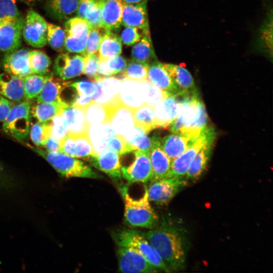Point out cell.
I'll return each mask as SVG.
<instances>
[{"label":"cell","mask_w":273,"mask_h":273,"mask_svg":"<svg viewBox=\"0 0 273 273\" xmlns=\"http://www.w3.org/2000/svg\"><path fill=\"white\" fill-rule=\"evenodd\" d=\"M48 75L31 74L23 77L25 96L31 100L37 98L40 94Z\"/></svg>","instance_id":"obj_42"},{"label":"cell","mask_w":273,"mask_h":273,"mask_svg":"<svg viewBox=\"0 0 273 273\" xmlns=\"http://www.w3.org/2000/svg\"><path fill=\"white\" fill-rule=\"evenodd\" d=\"M1 168H2L1 165V164H0V170L1 169Z\"/></svg>","instance_id":"obj_62"},{"label":"cell","mask_w":273,"mask_h":273,"mask_svg":"<svg viewBox=\"0 0 273 273\" xmlns=\"http://www.w3.org/2000/svg\"><path fill=\"white\" fill-rule=\"evenodd\" d=\"M84 56V70L83 74L91 80L96 81L101 77L98 73L99 57L98 53L86 55Z\"/></svg>","instance_id":"obj_49"},{"label":"cell","mask_w":273,"mask_h":273,"mask_svg":"<svg viewBox=\"0 0 273 273\" xmlns=\"http://www.w3.org/2000/svg\"><path fill=\"white\" fill-rule=\"evenodd\" d=\"M108 123L116 134L125 136L135 125L133 110L120 103L109 107Z\"/></svg>","instance_id":"obj_18"},{"label":"cell","mask_w":273,"mask_h":273,"mask_svg":"<svg viewBox=\"0 0 273 273\" xmlns=\"http://www.w3.org/2000/svg\"><path fill=\"white\" fill-rule=\"evenodd\" d=\"M14 1H20L21 2H23L24 3H25L27 4H31L32 3H34L35 2H38L40 0H14Z\"/></svg>","instance_id":"obj_61"},{"label":"cell","mask_w":273,"mask_h":273,"mask_svg":"<svg viewBox=\"0 0 273 273\" xmlns=\"http://www.w3.org/2000/svg\"><path fill=\"white\" fill-rule=\"evenodd\" d=\"M147 79L162 90L179 96V91L164 68L163 64L157 60L149 64Z\"/></svg>","instance_id":"obj_26"},{"label":"cell","mask_w":273,"mask_h":273,"mask_svg":"<svg viewBox=\"0 0 273 273\" xmlns=\"http://www.w3.org/2000/svg\"><path fill=\"white\" fill-rule=\"evenodd\" d=\"M125 3H135L141 2L145 0H122ZM148 1V0H147Z\"/></svg>","instance_id":"obj_60"},{"label":"cell","mask_w":273,"mask_h":273,"mask_svg":"<svg viewBox=\"0 0 273 273\" xmlns=\"http://www.w3.org/2000/svg\"><path fill=\"white\" fill-rule=\"evenodd\" d=\"M119 100L121 104L133 111L145 104V93L139 81L121 77Z\"/></svg>","instance_id":"obj_22"},{"label":"cell","mask_w":273,"mask_h":273,"mask_svg":"<svg viewBox=\"0 0 273 273\" xmlns=\"http://www.w3.org/2000/svg\"><path fill=\"white\" fill-rule=\"evenodd\" d=\"M99 0H79L76 16L84 19L87 12Z\"/></svg>","instance_id":"obj_58"},{"label":"cell","mask_w":273,"mask_h":273,"mask_svg":"<svg viewBox=\"0 0 273 273\" xmlns=\"http://www.w3.org/2000/svg\"><path fill=\"white\" fill-rule=\"evenodd\" d=\"M133 159L130 164L121 166V175L131 183H146L153 177L150 152L132 151Z\"/></svg>","instance_id":"obj_11"},{"label":"cell","mask_w":273,"mask_h":273,"mask_svg":"<svg viewBox=\"0 0 273 273\" xmlns=\"http://www.w3.org/2000/svg\"><path fill=\"white\" fill-rule=\"evenodd\" d=\"M195 141L172 133L161 139L162 148L172 161L185 152Z\"/></svg>","instance_id":"obj_32"},{"label":"cell","mask_w":273,"mask_h":273,"mask_svg":"<svg viewBox=\"0 0 273 273\" xmlns=\"http://www.w3.org/2000/svg\"><path fill=\"white\" fill-rule=\"evenodd\" d=\"M106 63L109 70L113 75L122 73L125 70L127 62L119 55L106 59Z\"/></svg>","instance_id":"obj_55"},{"label":"cell","mask_w":273,"mask_h":273,"mask_svg":"<svg viewBox=\"0 0 273 273\" xmlns=\"http://www.w3.org/2000/svg\"><path fill=\"white\" fill-rule=\"evenodd\" d=\"M31 106L29 100L13 105L3 125V130L6 134L19 141L27 137L31 125Z\"/></svg>","instance_id":"obj_6"},{"label":"cell","mask_w":273,"mask_h":273,"mask_svg":"<svg viewBox=\"0 0 273 273\" xmlns=\"http://www.w3.org/2000/svg\"><path fill=\"white\" fill-rule=\"evenodd\" d=\"M102 26L108 30H116L122 25L123 2L122 0H100Z\"/></svg>","instance_id":"obj_25"},{"label":"cell","mask_w":273,"mask_h":273,"mask_svg":"<svg viewBox=\"0 0 273 273\" xmlns=\"http://www.w3.org/2000/svg\"><path fill=\"white\" fill-rule=\"evenodd\" d=\"M24 18H9L0 20V50L9 52L20 48Z\"/></svg>","instance_id":"obj_13"},{"label":"cell","mask_w":273,"mask_h":273,"mask_svg":"<svg viewBox=\"0 0 273 273\" xmlns=\"http://www.w3.org/2000/svg\"><path fill=\"white\" fill-rule=\"evenodd\" d=\"M181 97L178 114L168 127L171 132L195 141L208 126L204 104L199 94Z\"/></svg>","instance_id":"obj_2"},{"label":"cell","mask_w":273,"mask_h":273,"mask_svg":"<svg viewBox=\"0 0 273 273\" xmlns=\"http://www.w3.org/2000/svg\"><path fill=\"white\" fill-rule=\"evenodd\" d=\"M0 66H1V62H0Z\"/></svg>","instance_id":"obj_63"},{"label":"cell","mask_w":273,"mask_h":273,"mask_svg":"<svg viewBox=\"0 0 273 273\" xmlns=\"http://www.w3.org/2000/svg\"><path fill=\"white\" fill-rule=\"evenodd\" d=\"M113 237L118 247H132L138 250L152 265L157 269L166 272L171 271L160 255L141 231L122 229L114 233Z\"/></svg>","instance_id":"obj_5"},{"label":"cell","mask_w":273,"mask_h":273,"mask_svg":"<svg viewBox=\"0 0 273 273\" xmlns=\"http://www.w3.org/2000/svg\"><path fill=\"white\" fill-rule=\"evenodd\" d=\"M54 74L67 80L83 74L84 56L78 54L61 53L56 58L53 65Z\"/></svg>","instance_id":"obj_14"},{"label":"cell","mask_w":273,"mask_h":273,"mask_svg":"<svg viewBox=\"0 0 273 273\" xmlns=\"http://www.w3.org/2000/svg\"><path fill=\"white\" fill-rule=\"evenodd\" d=\"M84 20L90 29L103 27L100 0L87 12Z\"/></svg>","instance_id":"obj_53"},{"label":"cell","mask_w":273,"mask_h":273,"mask_svg":"<svg viewBox=\"0 0 273 273\" xmlns=\"http://www.w3.org/2000/svg\"><path fill=\"white\" fill-rule=\"evenodd\" d=\"M164 68L177 87L179 96L198 93L193 76L185 67L173 64H163Z\"/></svg>","instance_id":"obj_24"},{"label":"cell","mask_w":273,"mask_h":273,"mask_svg":"<svg viewBox=\"0 0 273 273\" xmlns=\"http://www.w3.org/2000/svg\"><path fill=\"white\" fill-rule=\"evenodd\" d=\"M178 97L170 94L155 106L156 128H167L176 118L180 106Z\"/></svg>","instance_id":"obj_21"},{"label":"cell","mask_w":273,"mask_h":273,"mask_svg":"<svg viewBox=\"0 0 273 273\" xmlns=\"http://www.w3.org/2000/svg\"><path fill=\"white\" fill-rule=\"evenodd\" d=\"M147 6V0L135 3L123 2L122 25L136 27L143 35H150Z\"/></svg>","instance_id":"obj_15"},{"label":"cell","mask_w":273,"mask_h":273,"mask_svg":"<svg viewBox=\"0 0 273 273\" xmlns=\"http://www.w3.org/2000/svg\"><path fill=\"white\" fill-rule=\"evenodd\" d=\"M150 182L147 187L149 200L159 206L167 205L188 184L185 177H164Z\"/></svg>","instance_id":"obj_7"},{"label":"cell","mask_w":273,"mask_h":273,"mask_svg":"<svg viewBox=\"0 0 273 273\" xmlns=\"http://www.w3.org/2000/svg\"><path fill=\"white\" fill-rule=\"evenodd\" d=\"M121 52L120 37L112 31L106 30L97 52L99 59H106L119 55Z\"/></svg>","instance_id":"obj_36"},{"label":"cell","mask_w":273,"mask_h":273,"mask_svg":"<svg viewBox=\"0 0 273 273\" xmlns=\"http://www.w3.org/2000/svg\"><path fill=\"white\" fill-rule=\"evenodd\" d=\"M215 138L207 142L196 154L185 175L188 180L198 179L206 169L210 160Z\"/></svg>","instance_id":"obj_28"},{"label":"cell","mask_w":273,"mask_h":273,"mask_svg":"<svg viewBox=\"0 0 273 273\" xmlns=\"http://www.w3.org/2000/svg\"><path fill=\"white\" fill-rule=\"evenodd\" d=\"M48 23L40 14L29 10L24 20L22 37L29 46L41 48L47 43Z\"/></svg>","instance_id":"obj_10"},{"label":"cell","mask_w":273,"mask_h":273,"mask_svg":"<svg viewBox=\"0 0 273 273\" xmlns=\"http://www.w3.org/2000/svg\"><path fill=\"white\" fill-rule=\"evenodd\" d=\"M62 115L67 126L68 133L87 134L89 125L83 110L68 105L62 110Z\"/></svg>","instance_id":"obj_29"},{"label":"cell","mask_w":273,"mask_h":273,"mask_svg":"<svg viewBox=\"0 0 273 273\" xmlns=\"http://www.w3.org/2000/svg\"><path fill=\"white\" fill-rule=\"evenodd\" d=\"M142 233L170 269L184 267L187 245L184 234L179 229L162 219L155 228Z\"/></svg>","instance_id":"obj_1"},{"label":"cell","mask_w":273,"mask_h":273,"mask_svg":"<svg viewBox=\"0 0 273 273\" xmlns=\"http://www.w3.org/2000/svg\"><path fill=\"white\" fill-rule=\"evenodd\" d=\"M94 100L90 96L80 95L76 93L73 96L69 105L84 110Z\"/></svg>","instance_id":"obj_56"},{"label":"cell","mask_w":273,"mask_h":273,"mask_svg":"<svg viewBox=\"0 0 273 273\" xmlns=\"http://www.w3.org/2000/svg\"><path fill=\"white\" fill-rule=\"evenodd\" d=\"M149 65L130 60L127 62L125 70L121 73V76L136 81L146 80Z\"/></svg>","instance_id":"obj_45"},{"label":"cell","mask_w":273,"mask_h":273,"mask_svg":"<svg viewBox=\"0 0 273 273\" xmlns=\"http://www.w3.org/2000/svg\"><path fill=\"white\" fill-rule=\"evenodd\" d=\"M256 50L265 55L269 59L272 56V11L267 14L266 18L258 29L254 42Z\"/></svg>","instance_id":"obj_31"},{"label":"cell","mask_w":273,"mask_h":273,"mask_svg":"<svg viewBox=\"0 0 273 273\" xmlns=\"http://www.w3.org/2000/svg\"><path fill=\"white\" fill-rule=\"evenodd\" d=\"M29 133L32 142L36 146L43 147L50 136L49 122L38 121L30 126Z\"/></svg>","instance_id":"obj_46"},{"label":"cell","mask_w":273,"mask_h":273,"mask_svg":"<svg viewBox=\"0 0 273 273\" xmlns=\"http://www.w3.org/2000/svg\"><path fill=\"white\" fill-rule=\"evenodd\" d=\"M118 270L126 273H149L158 272L136 249L131 247L119 246L117 250Z\"/></svg>","instance_id":"obj_12"},{"label":"cell","mask_w":273,"mask_h":273,"mask_svg":"<svg viewBox=\"0 0 273 273\" xmlns=\"http://www.w3.org/2000/svg\"><path fill=\"white\" fill-rule=\"evenodd\" d=\"M0 95L13 102L27 100L24 93L23 77L7 72L0 73Z\"/></svg>","instance_id":"obj_27"},{"label":"cell","mask_w":273,"mask_h":273,"mask_svg":"<svg viewBox=\"0 0 273 273\" xmlns=\"http://www.w3.org/2000/svg\"><path fill=\"white\" fill-rule=\"evenodd\" d=\"M29 51L19 48L5 53L2 63L3 69L8 73L21 77L32 74L29 64Z\"/></svg>","instance_id":"obj_19"},{"label":"cell","mask_w":273,"mask_h":273,"mask_svg":"<svg viewBox=\"0 0 273 273\" xmlns=\"http://www.w3.org/2000/svg\"><path fill=\"white\" fill-rule=\"evenodd\" d=\"M85 160L96 169L113 179H119L122 177L120 155L112 150L108 148L100 154L91 156Z\"/></svg>","instance_id":"obj_20"},{"label":"cell","mask_w":273,"mask_h":273,"mask_svg":"<svg viewBox=\"0 0 273 273\" xmlns=\"http://www.w3.org/2000/svg\"><path fill=\"white\" fill-rule=\"evenodd\" d=\"M143 36L142 31L139 28L126 26L121 33L120 39L124 44L129 46L138 42Z\"/></svg>","instance_id":"obj_52"},{"label":"cell","mask_w":273,"mask_h":273,"mask_svg":"<svg viewBox=\"0 0 273 273\" xmlns=\"http://www.w3.org/2000/svg\"><path fill=\"white\" fill-rule=\"evenodd\" d=\"M14 105L13 102L0 95V122L7 118Z\"/></svg>","instance_id":"obj_57"},{"label":"cell","mask_w":273,"mask_h":273,"mask_svg":"<svg viewBox=\"0 0 273 273\" xmlns=\"http://www.w3.org/2000/svg\"><path fill=\"white\" fill-rule=\"evenodd\" d=\"M90 29L86 21L78 16L67 19L64 23L65 50L83 56L86 42Z\"/></svg>","instance_id":"obj_9"},{"label":"cell","mask_w":273,"mask_h":273,"mask_svg":"<svg viewBox=\"0 0 273 273\" xmlns=\"http://www.w3.org/2000/svg\"><path fill=\"white\" fill-rule=\"evenodd\" d=\"M29 64L32 74L45 75L49 70L52 61L48 55L42 51L30 50Z\"/></svg>","instance_id":"obj_40"},{"label":"cell","mask_w":273,"mask_h":273,"mask_svg":"<svg viewBox=\"0 0 273 273\" xmlns=\"http://www.w3.org/2000/svg\"><path fill=\"white\" fill-rule=\"evenodd\" d=\"M216 135L214 127L208 125L185 152L171 161L170 169L167 177H185L196 154L207 142L216 138Z\"/></svg>","instance_id":"obj_8"},{"label":"cell","mask_w":273,"mask_h":273,"mask_svg":"<svg viewBox=\"0 0 273 273\" xmlns=\"http://www.w3.org/2000/svg\"><path fill=\"white\" fill-rule=\"evenodd\" d=\"M88 125L108 123L109 107L93 101L84 110Z\"/></svg>","instance_id":"obj_41"},{"label":"cell","mask_w":273,"mask_h":273,"mask_svg":"<svg viewBox=\"0 0 273 273\" xmlns=\"http://www.w3.org/2000/svg\"><path fill=\"white\" fill-rule=\"evenodd\" d=\"M136 125L141 127L148 134L156 128V118L154 108L144 104L133 111Z\"/></svg>","instance_id":"obj_39"},{"label":"cell","mask_w":273,"mask_h":273,"mask_svg":"<svg viewBox=\"0 0 273 273\" xmlns=\"http://www.w3.org/2000/svg\"><path fill=\"white\" fill-rule=\"evenodd\" d=\"M14 0H0V20L22 16Z\"/></svg>","instance_id":"obj_51"},{"label":"cell","mask_w":273,"mask_h":273,"mask_svg":"<svg viewBox=\"0 0 273 273\" xmlns=\"http://www.w3.org/2000/svg\"><path fill=\"white\" fill-rule=\"evenodd\" d=\"M116 134L108 123L88 126L87 134L95 155L108 149L107 142L109 136Z\"/></svg>","instance_id":"obj_33"},{"label":"cell","mask_w":273,"mask_h":273,"mask_svg":"<svg viewBox=\"0 0 273 273\" xmlns=\"http://www.w3.org/2000/svg\"><path fill=\"white\" fill-rule=\"evenodd\" d=\"M153 144L150 151V159L153 171L150 181L167 177L169 172L171 160L162 148L161 139L156 135L152 136Z\"/></svg>","instance_id":"obj_23"},{"label":"cell","mask_w":273,"mask_h":273,"mask_svg":"<svg viewBox=\"0 0 273 273\" xmlns=\"http://www.w3.org/2000/svg\"><path fill=\"white\" fill-rule=\"evenodd\" d=\"M106 30L103 27L94 28L90 29L83 56L98 52L102 37Z\"/></svg>","instance_id":"obj_47"},{"label":"cell","mask_w":273,"mask_h":273,"mask_svg":"<svg viewBox=\"0 0 273 273\" xmlns=\"http://www.w3.org/2000/svg\"><path fill=\"white\" fill-rule=\"evenodd\" d=\"M70 83L52 74L48 75L42 88L36 98V102L52 103L63 100L61 97V94L67 87H69Z\"/></svg>","instance_id":"obj_30"},{"label":"cell","mask_w":273,"mask_h":273,"mask_svg":"<svg viewBox=\"0 0 273 273\" xmlns=\"http://www.w3.org/2000/svg\"><path fill=\"white\" fill-rule=\"evenodd\" d=\"M107 146L108 149L117 153L120 156L132 152L124 138L117 134L109 137L107 142Z\"/></svg>","instance_id":"obj_50"},{"label":"cell","mask_w":273,"mask_h":273,"mask_svg":"<svg viewBox=\"0 0 273 273\" xmlns=\"http://www.w3.org/2000/svg\"><path fill=\"white\" fill-rule=\"evenodd\" d=\"M79 3V0H48L46 11L55 20L67 19L76 13Z\"/></svg>","instance_id":"obj_34"},{"label":"cell","mask_w":273,"mask_h":273,"mask_svg":"<svg viewBox=\"0 0 273 273\" xmlns=\"http://www.w3.org/2000/svg\"><path fill=\"white\" fill-rule=\"evenodd\" d=\"M94 101L111 107L120 103L119 98L121 80L115 77H102L95 81Z\"/></svg>","instance_id":"obj_16"},{"label":"cell","mask_w":273,"mask_h":273,"mask_svg":"<svg viewBox=\"0 0 273 273\" xmlns=\"http://www.w3.org/2000/svg\"><path fill=\"white\" fill-rule=\"evenodd\" d=\"M65 33L63 28L48 23L47 43L54 50L62 53L64 49Z\"/></svg>","instance_id":"obj_43"},{"label":"cell","mask_w":273,"mask_h":273,"mask_svg":"<svg viewBox=\"0 0 273 273\" xmlns=\"http://www.w3.org/2000/svg\"><path fill=\"white\" fill-rule=\"evenodd\" d=\"M71 83L69 84V86L71 87L78 95L92 97L95 93V81L92 80H81Z\"/></svg>","instance_id":"obj_54"},{"label":"cell","mask_w":273,"mask_h":273,"mask_svg":"<svg viewBox=\"0 0 273 273\" xmlns=\"http://www.w3.org/2000/svg\"><path fill=\"white\" fill-rule=\"evenodd\" d=\"M62 110L48 121L50 137L59 141H61L68 133L67 126L62 115Z\"/></svg>","instance_id":"obj_48"},{"label":"cell","mask_w":273,"mask_h":273,"mask_svg":"<svg viewBox=\"0 0 273 273\" xmlns=\"http://www.w3.org/2000/svg\"><path fill=\"white\" fill-rule=\"evenodd\" d=\"M43 157L62 176L92 179L102 178L92 167L83 161L63 153L50 152L40 148L26 145Z\"/></svg>","instance_id":"obj_3"},{"label":"cell","mask_w":273,"mask_h":273,"mask_svg":"<svg viewBox=\"0 0 273 273\" xmlns=\"http://www.w3.org/2000/svg\"><path fill=\"white\" fill-rule=\"evenodd\" d=\"M131 60L142 63L150 64L157 60L150 35H145L134 44L131 50Z\"/></svg>","instance_id":"obj_37"},{"label":"cell","mask_w":273,"mask_h":273,"mask_svg":"<svg viewBox=\"0 0 273 273\" xmlns=\"http://www.w3.org/2000/svg\"><path fill=\"white\" fill-rule=\"evenodd\" d=\"M60 143V152L71 157L85 159L95 155L87 134L67 133Z\"/></svg>","instance_id":"obj_17"},{"label":"cell","mask_w":273,"mask_h":273,"mask_svg":"<svg viewBox=\"0 0 273 273\" xmlns=\"http://www.w3.org/2000/svg\"><path fill=\"white\" fill-rule=\"evenodd\" d=\"M124 138L132 151L150 152L153 144L152 138H149L143 128L136 125Z\"/></svg>","instance_id":"obj_38"},{"label":"cell","mask_w":273,"mask_h":273,"mask_svg":"<svg viewBox=\"0 0 273 273\" xmlns=\"http://www.w3.org/2000/svg\"><path fill=\"white\" fill-rule=\"evenodd\" d=\"M43 147L45 150L50 152H59L60 151V141L49 137L47 140Z\"/></svg>","instance_id":"obj_59"},{"label":"cell","mask_w":273,"mask_h":273,"mask_svg":"<svg viewBox=\"0 0 273 273\" xmlns=\"http://www.w3.org/2000/svg\"><path fill=\"white\" fill-rule=\"evenodd\" d=\"M121 193L124 203V219L130 226L151 230L159 224L158 216L150 203L147 186L143 196L138 199L130 195L126 187H123Z\"/></svg>","instance_id":"obj_4"},{"label":"cell","mask_w":273,"mask_h":273,"mask_svg":"<svg viewBox=\"0 0 273 273\" xmlns=\"http://www.w3.org/2000/svg\"><path fill=\"white\" fill-rule=\"evenodd\" d=\"M143 85L145 93V104L154 108L160 101L166 98L170 94L165 92L155 86L147 79L139 81Z\"/></svg>","instance_id":"obj_44"},{"label":"cell","mask_w":273,"mask_h":273,"mask_svg":"<svg viewBox=\"0 0 273 273\" xmlns=\"http://www.w3.org/2000/svg\"><path fill=\"white\" fill-rule=\"evenodd\" d=\"M68 105L64 100L52 103L36 102L31 106L30 111L31 115L38 121L47 122Z\"/></svg>","instance_id":"obj_35"}]
</instances>
